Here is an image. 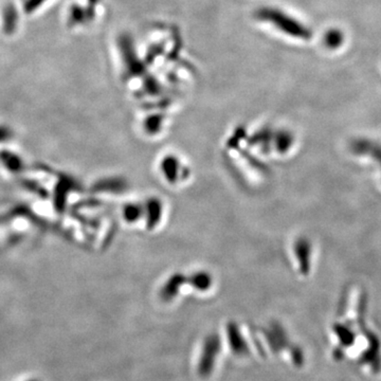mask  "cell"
<instances>
[{
	"mask_svg": "<svg viewBox=\"0 0 381 381\" xmlns=\"http://www.w3.org/2000/svg\"><path fill=\"white\" fill-rule=\"evenodd\" d=\"M53 0H22L20 5H22L24 16H32L40 13Z\"/></svg>",
	"mask_w": 381,
	"mask_h": 381,
	"instance_id": "cell-4",
	"label": "cell"
},
{
	"mask_svg": "<svg viewBox=\"0 0 381 381\" xmlns=\"http://www.w3.org/2000/svg\"><path fill=\"white\" fill-rule=\"evenodd\" d=\"M101 0H73L66 10L64 22L68 30L77 31L89 27L97 20Z\"/></svg>",
	"mask_w": 381,
	"mask_h": 381,
	"instance_id": "cell-1",
	"label": "cell"
},
{
	"mask_svg": "<svg viewBox=\"0 0 381 381\" xmlns=\"http://www.w3.org/2000/svg\"><path fill=\"white\" fill-rule=\"evenodd\" d=\"M24 15L22 5L13 0H5L0 3V33L6 38L15 36L20 31L22 17Z\"/></svg>",
	"mask_w": 381,
	"mask_h": 381,
	"instance_id": "cell-3",
	"label": "cell"
},
{
	"mask_svg": "<svg viewBox=\"0 0 381 381\" xmlns=\"http://www.w3.org/2000/svg\"><path fill=\"white\" fill-rule=\"evenodd\" d=\"M257 18L261 22L271 24L274 28L278 29L286 36L297 38H307L309 36L308 30L302 24L276 8H261L257 10Z\"/></svg>",
	"mask_w": 381,
	"mask_h": 381,
	"instance_id": "cell-2",
	"label": "cell"
},
{
	"mask_svg": "<svg viewBox=\"0 0 381 381\" xmlns=\"http://www.w3.org/2000/svg\"><path fill=\"white\" fill-rule=\"evenodd\" d=\"M22 0H20V3H22Z\"/></svg>",
	"mask_w": 381,
	"mask_h": 381,
	"instance_id": "cell-5",
	"label": "cell"
}]
</instances>
